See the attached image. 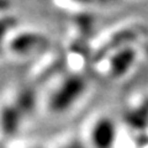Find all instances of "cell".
Segmentation results:
<instances>
[{
	"instance_id": "cell-1",
	"label": "cell",
	"mask_w": 148,
	"mask_h": 148,
	"mask_svg": "<svg viewBox=\"0 0 148 148\" xmlns=\"http://www.w3.org/2000/svg\"><path fill=\"white\" fill-rule=\"evenodd\" d=\"M37 99L31 88H18L10 94L0 106V131L5 137L14 140L24 123L35 112Z\"/></svg>"
},
{
	"instance_id": "cell-2",
	"label": "cell",
	"mask_w": 148,
	"mask_h": 148,
	"mask_svg": "<svg viewBox=\"0 0 148 148\" xmlns=\"http://www.w3.org/2000/svg\"><path fill=\"white\" fill-rule=\"evenodd\" d=\"M88 82L83 74L72 72L61 74L58 79H54L46 95L45 106L47 112L56 116L69 112L82 100Z\"/></svg>"
},
{
	"instance_id": "cell-3",
	"label": "cell",
	"mask_w": 148,
	"mask_h": 148,
	"mask_svg": "<svg viewBox=\"0 0 148 148\" xmlns=\"http://www.w3.org/2000/svg\"><path fill=\"white\" fill-rule=\"evenodd\" d=\"M49 41L43 32L32 29H16L9 36L5 51L17 58L42 56L48 51Z\"/></svg>"
},
{
	"instance_id": "cell-4",
	"label": "cell",
	"mask_w": 148,
	"mask_h": 148,
	"mask_svg": "<svg viewBox=\"0 0 148 148\" xmlns=\"http://www.w3.org/2000/svg\"><path fill=\"white\" fill-rule=\"evenodd\" d=\"M80 137L88 148H115L119 140V127L111 116L99 114L88 121Z\"/></svg>"
},
{
	"instance_id": "cell-5",
	"label": "cell",
	"mask_w": 148,
	"mask_h": 148,
	"mask_svg": "<svg viewBox=\"0 0 148 148\" xmlns=\"http://www.w3.org/2000/svg\"><path fill=\"white\" fill-rule=\"evenodd\" d=\"M138 58L140 49H137L133 43L112 49L106 54L105 61L108 67L105 69V73L111 78H121L130 73Z\"/></svg>"
},
{
	"instance_id": "cell-6",
	"label": "cell",
	"mask_w": 148,
	"mask_h": 148,
	"mask_svg": "<svg viewBox=\"0 0 148 148\" xmlns=\"http://www.w3.org/2000/svg\"><path fill=\"white\" fill-rule=\"evenodd\" d=\"M63 67H66V54H62L56 51L48 49L35 64L31 71V78L35 82H47L61 73Z\"/></svg>"
},
{
	"instance_id": "cell-7",
	"label": "cell",
	"mask_w": 148,
	"mask_h": 148,
	"mask_svg": "<svg viewBox=\"0 0 148 148\" xmlns=\"http://www.w3.org/2000/svg\"><path fill=\"white\" fill-rule=\"evenodd\" d=\"M17 29V18L11 11L0 14V53L5 51V45L14 30Z\"/></svg>"
},
{
	"instance_id": "cell-8",
	"label": "cell",
	"mask_w": 148,
	"mask_h": 148,
	"mask_svg": "<svg viewBox=\"0 0 148 148\" xmlns=\"http://www.w3.org/2000/svg\"><path fill=\"white\" fill-rule=\"evenodd\" d=\"M49 148V147H48ZM51 148H88L83 138L75 135H67L61 140L56 141Z\"/></svg>"
},
{
	"instance_id": "cell-9",
	"label": "cell",
	"mask_w": 148,
	"mask_h": 148,
	"mask_svg": "<svg viewBox=\"0 0 148 148\" xmlns=\"http://www.w3.org/2000/svg\"><path fill=\"white\" fill-rule=\"evenodd\" d=\"M6 148H46V147L32 141H22L20 138H14V140H10V143L6 146Z\"/></svg>"
},
{
	"instance_id": "cell-10",
	"label": "cell",
	"mask_w": 148,
	"mask_h": 148,
	"mask_svg": "<svg viewBox=\"0 0 148 148\" xmlns=\"http://www.w3.org/2000/svg\"><path fill=\"white\" fill-rule=\"evenodd\" d=\"M11 11V0H0V14Z\"/></svg>"
},
{
	"instance_id": "cell-11",
	"label": "cell",
	"mask_w": 148,
	"mask_h": 148,
	"mask_svg": "<svg viewBox=\"0 0 148 148\" xmlns=\"http://www.w3.org/2000/svg\"><path fill=\"white\" fill-rule=\"evenodd\" d=\"M98 1H110V0H98Z\"/></svg>"
},
{
	"instance_id": "cell-12",
	"label": "cell",
	"mask_w": 148,
	"mask_h": 148,
	"mask_svg": "<svg viewBox=\"0 0 148 148\" xmlns=\"http://www.w3.org/2000/svg\"><path fill=\"white\" fill-rule=\"evenodd\" d=\"M0 148H6V147H0Z\"/></svg>"
}]
</instances>
